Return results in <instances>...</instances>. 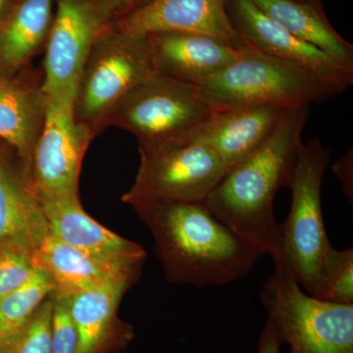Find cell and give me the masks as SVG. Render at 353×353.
I'll return each instance as SVG.
<instances>
[{
	"label": "cell",
	"instance_id": "cell-12",
	"mask_svg": "<svg viewBox=\"0 0 353 353\" xmlns=\"http://www.w3.org/2000/svg\"><path fill=\"white\" fill-rule=\"evenodd\" d=\"M229 0H152L145 6L110 23L128 34L185 32L206 34L245 48L228 12Z\"/></svg>",
	"mask_w": 353,
	"mask_h": 353
},
{
	"label": "cell",
	"instance_id": "cell-8",
	"mask_svg": "<svg viewBox=\"0 0 353 353\" xmlns=\"http://www.w3.org/2000/svg\"><path fill=\"white\" fill-rule=\"evenodd\" d=\"M211 112L194 85L155 72L120 102L108 127L131 132L139 145H158L185 139Z\"/></svg>",
	"mask_w": 353,
	"mask_h": 353
},
{
	"label": "cell",
	"instance_id": "cell-30",
	"mask_svg": "<svg viewBox=\"0 0 353 353\" xmlns=\"http://www.w3.org/2000/svg\"><path fill=\"white\" fill-rule=\"evenodd\" d=\"M17 0H0V26L6 19L8 14L12 10Z\"/></svg>",
	"mask_w": 353,
	"mask_h": 353
},
{
	"label": "cell",
	"instance_id": "cell-9",
	"mask_svg": "<svg viewBox=\"0 0 353 353\" xmlns=\"http://www.w3.org/2000/svg\"><path fill=\"white\" fill-rule=\"evenodd\" d=\"M46 99L28 180L41 202L76 199L83 157L97 136L76 120L73 94H48Z\"/></svg>",
	"mask_w": 353,
	"mask_h": 353
},
{
	"label": "cell",
	"instance_id": "cell-31",
	"mask_svg": "<svg viewBox=\"0 0 353 353\" xmlns=\"http://www.w3.org/2000/svg\"><path fill=\"white\" fill-rule=\"evenodd\" d=\"M2 160H4V158L2 157L1 154H0V161H2Z\"/></svg>",
	"mask_w": 353,
	"mask_h": 353
},
{
	"label": "cell",
	"instance_id": "cell-14",
	"mask_svg": "<svg viewBox=\"0 0 353 353\" xmlns=\"http://www.w3.org/2000/svg\"><path fill=\"white\" fill-rule=\"evenodd\" d=\"M148 38L155 71L194 87L233 64L241 50L226 41L196 32H155Z\"/></svg>",
	"mask_w": 353,
	"mask_h": 353
},
{
	"label": "cell",
	"instance_id": "cell-18",
	"mask_svg": "<svg viewBox=\"0 0 353 353\" xmlns=\"http://www.w3.org/2000/svg\"><path fill=\"white\" fill-rule=\"evenodd\" d=\"M50 236L43 204L22 167L0 161V248L13 246L36 255Z\"/></svg>",
	"mask_w": 353,
	"mask_h": 353
},
{
	"label": "cell",
	"instance_id": "cell-5",
	"mask_svg": "<svg viewBox=\"0 0 353 353\" xmlns=\"http://www.w3.org/2000/svg\"><path fill=\"white\" fill-rule=\"evenodd\" d=\"M260 301L290 353H353V304L311 296L284 265L275 264Z\"/></svg>",
	"mask_w": 353,
	"mask_h": 353
},
{
	"label": "cell",
	"instance_id": "cell-29",
	"mask_svg": "<svg viewBox=\"0 0 353 353\" xmlns=\"http://www.w3.org/2000/svg\"><path fill=\"white\" fill-rule=\"evenodd\" d=\"M280 336L271 321L267 320L263 331L260 334L256 353H280L282 345Z\"/></svg>",
	"mask_w": 353,
	"mask_h": 353
},
{
	"label": "cell",
	"instance_id": "cell-23",
	"mask_svg": "<svg viewBox=\"0 0 353 353\" xmlns=\"http://www.w3.org/2000/svg\"><path fill=\"white\" fill-rule=\"evenodd\" d=\"M315 299L328 303L353 304V250L332 246L323 259Z\"/></svg>",
	"mask_w": 353,
	"mask_h": 353
},
{
	"label": "cell",
	"instance_id": "cell-10",
	"mask_svg": "<svg viewBox=\"0 0 353 353\" xmlns=\"http://www.w3.org/2000/svg\"><path fill=\"white\" fill-rule=\"evenodd\" d=\"M43 61L44 94H73L95 39L108 26L101 0H57Z\"/></svg>",
	"mask_w": 353,
	"mask_h": 353
},
{
	"label": "cell",
	"instance_id": "cell-11",
	"mask_svg": "<svg viewBox=\"0 0 353 353\" xmlns=\"http://www.w3.org/2000/svg\"><path fill=\"white\" fill-rule=\"evenodd\" d=\"M228 12L236 31L252 48L303 65L345 90L352 85L353 67L292 36L262 12L252 0H229Z\"/></svg>",
	"mask_w": 353,
	"mask_h": 353
},
{
	"label": "cell",
	"instance_id": "cell-27",
	"mask_svg": "<svg viewBox=\"0 0 353 353\" xmlns=\"http://www.w3.org/2000/svg\"><path fill=\"white\" fill-rule=\"evenodd\" d=\"M150 1L152 0H101L102 12L108 25Z\"/></svg>",
	"mask_w": 353,
	"mask_h": 353
},
{
	"label": "cell",
	"instance_id": "cell-26",
	"mask_svg": "<svg viewBox=\"0 0 353 353\" xmlns=\"http://www.w3.org/2000/svg\"><path fill=\"white\" fill-rule=\"evenodd\" d=\"M78 334L70 313L68 296L53 292L51 353H76Z\"/></svg>",
	"mask_w": 353,
	"mask_h": 353
},
{
	"label": "cell",
	"instance_id": "cell-4",
	"mask_svg": "<svg viewBox=\"0 0 353 353\" xmlns=\"http://www.w3.org/2000/svg\"><path fill=\"white\" fill-rule=\"evenodd\" d=\"M155 72L148 36L106 26L92 44L79 78L74 97L76 120L97 136L108 128L120 102Z\"/></svg>",
	"mask_w": 353,
	"mask_h": 353
},
{
	"label": "cell",
	"instance_id": "cell-7",
	"mask_svg": "<svg viewBox=\"0 0 353 353\" xmlns=\"http://www.w3.org/2000/svg\"><path fill=\"white\" fill-rule=\"evenodd\" d=\"M141 163L122 201L132 208L145 204L199 202L228 173L208 146L187 139L158 145H139Z\"/></svg>",
	"mask_w": 353,
	"mask_h": 353
},
{
	"label": "cell",
	"instance_id": "cell-13",
	"mask_svg": "<svg viewBox=\"0 0 353 353\" xmlns=\"http://www.w3.org/2000/svg\"><path fill=\"white\" fill-rule=\"evenodd\" d=\"M285 109L245 105L212 110L183 139L208 146L229 172L270 139Z\"/></svg>",
	"mask_w": 353,
	"mask_h": 353
},
{
	"label": "cell",
	"instance_id": "cell-24",
	"mask_svg": "<svg viewBox=\"0 0 353 353\" xmlns=\"http://www.w3.org/2000/svg\"><path fill=\"white\" fill-rule=\"evenodd\" d=\"M53 294L24 326L0 343V353H51Z\"/></svg>",
	"mask_w": 353,
	"mask_h": 353
},
{
	"label": "cell",
	"instance_id": "cell-20",
	"mask_svg": "<svg viewBox=\"0 0 353 353\" xmlns=\"http://www.w3.org/2000/svg\"><path fill=\"white\" fill-rule=\"evenodd\" d=\"M54 0H17L0 26V72L19 73L46 48Z\"/></svg>",
	"mask_w": 353,
	"mask_h": 353
},
{
	"label": "cell",
	"instance_id": "cell-6",
	"mask_svg": "<svg viewBox=\"0 0 353 353\" xmlns=\"http://www.w3.org/2000/svg\"><path fill=\"white\" fill-rule=\"evenodd\" d=\"M330 163V150L321 139L303 143L290 181L292 205L281 224L282 250L275 264L284 265L301 288L312 296L325 255L332 248L322 214L323 180Z\"/></svg>",
	"mask_w": 353,
	"mask_h": 353
},
{
	"label": "cell",
	"instance_id": "cell-28",
	"mask_svg": "<svg viewBox=\"0 0 353 353\" xmlns=\"http://www.w3.org/2000/svg\"><path fill=\"white\" fill-rule=\"evenodd\" d=\"M334 175L339 179L343 192L352 203L353 199V150L350 148L336 160L332 167Z\"/></svg>",
	"mask_w": 353,
	"mask_h": 353
},
{
	"label": "cell",
	"instance_id": "cell-2",
	"mask_svg": "<svg viewBox=\"0 0 353 353\" xmlns=\"http://www.w3.org/2000/svg\"><path fill=\"white\" fill-rule=\"evenodd\" d=\"M148 227L165 277L171 283L208 287L248 275L262 253L199 202L132 208Z\"/></svg>",
	"mask_w": 353,
	"mask_h": 353
},
{
	"label": "cell",
	"instance_id": "cell-32",
	"mask_svg": "<svg viewBox=\"0 0 353 353\" xmlns=\"http://www.w3.org/2000/svg\"><path fill=\"white\" fill-rule=\"evenodd\" d=\"M0 78H2L1 72H0Z\"/></svg>",
	"mask_w": 353,
	"mask_h": 353
},
{
	"label": "cell",
	"instance_id": "cell-16",
	"mask_svg": "<svg viewBox=\"0 0 353 353\" xmlns=\"http://www.w3.org/2000/svg\"><path fill=\"white\" fill-rule=\"evenodd\" d=\"M34 262L54 283L55 292L70 296L125 278H136L141 263L97 256L48 236Z\"/></svg>",
	"mask_w": 353,
	"mask_h": 353
},
{
	"label": "cell",
	"instance_id": "cell-33",
	"mask_svg": "<svg viewBox=\"0 0 353 353\" xmlns=\"http://www.w3.org/2000/svg\"><path fill=\"white\" fill-rule=\"evenodd\" d=\"M315 1H321V0H315Z\"/></svg>",
	"mask_w": 353,
	"mask_h": 353
},
{
	"label": "cell",
	"instance_id": "cell-25",
	"mask_svg": "<svg viewBox=\"0 0 353 353\" xmlns=\"http://www.w3.org/2000/svg\"><path fill=\"white\" fill-rule=\"evenodd\" d=\"M36 267L31 253L13 246L0 248V301L25 284Z\"/></svg>",
	"mask_w": 353,
	"mask_h": 353
},
{
	"label": "cell",
	"instance_id": "cell-19",
	"mask_svg": "<svg viewBox=\"0 0 353 353\" xmlns=\"http://www.w3.org/2000/svg\"><path fill=\"white\" fill-rule=\"evenodd\" d=\"M134 278L70 294L69 308L78 334L76 353H104L115 341H127L132 331L120 328L118 306Z\"/></svg>",
	"mask_w": 353,
	"mask_h": 353
},
{
	"label": "cell",
	"instance_id": "cell-21",
	"mask_svg": "<svg viewBox=\"0 0 353 353\" xmlns=\"http://www.w3.org/2000/svg\"><path fill=\"white\" fill-rule=\"evenodd\" d=\"M262 12L292 36L353 67V46L334 29L315 0H252Z\"/></svg>",
	"mask_w": 353,
	"mask_h": 353
},
{
	"label": "cell",
	"instance_id": "cell-17",
	"mask_svg": "<svg viewBox=\"0 0 353 353\" xmlns=\"http://www.w3.org/2000/svg\"><path fill=\"white\" fill-rule=\"evenodd\" d=\"M50 236L83 252L117 261L139 263L141 245L113 233L83 210L80 197L41 202Z\"/></svg>",
	"mask_w": 353,
	"mask_h": 353
},
{
	"label": "cell",
	"instance_id": "cell-3",
	"mask_svg": "<svg viewBox=\"0 0 353 353\" xmlns=\"http://www.w3.org/2000/svg\"><path fill=\"white\" fill-rule=\"evenodd\" d=\"M194 88L212 110L245 105L292 108L327 101L345 92L303 65L248 44L233 64Z\"/></svg>",
	"mask_w": 353,
	"mask_h": 353
},
{
	"label": "cell",
	"instance_id": "cell-1",
	"mask_svg": "<svg viewBox=\"0 0 353 353\" xmlns=\"http://www.w3.org/2000/svg\"><path fill=\"white\" fill-rule=\"evenodd\" d=\"M308 114L309 105L285 109L270 139L228 172L204 201L223 224L273 260L282 250L274 199L290 187Z\"/></svg>",
	"mask_w": 353,
	"mask_h": 353
},
{
	"label": "cell",
	"instance_id": "cell-15",
	"mask_svg": "<svg viewBox=\"0 0 353 353\" xmlns=\"http://www.w3.org/2000/svg\"><path fill=\"white\" fill-rule=\"evenodd\" d=\"M28 67L0 78V139L15 150L27 178L48 101L43 78Z\"/></svg>",
	"mask_w": 353,
	"mask_h": 353
},
{
	"label": "cell",
	"instance_id": "cell-22",
	"mask_svg": "<svg viewBox=\"0 0 353 353\" xmlns=\"http://www.w3.org/2000/svg\"><path fill=\"white\" fill-rule=\"evenodd\" d=\"M54 290L48 274L37 265L25 284L0 301V343L22 328Z\"/></svg>",
	"mask_w": 353,
	"mask_h": 353
}]
</instances>
